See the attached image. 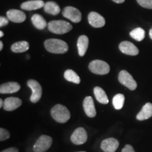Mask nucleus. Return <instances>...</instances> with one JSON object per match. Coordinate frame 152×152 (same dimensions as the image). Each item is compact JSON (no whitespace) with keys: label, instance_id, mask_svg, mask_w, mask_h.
Wrapping results in <instances>:
<instances>
[{"label":"nucleus","instance_id":"f257e3e1","mask_svg":"<svg viewBox=\"0 0 152 152\" xmlns=\"http://www.w3.org/2000/svg\"><path fill=\"white\" fill-rule=\"evenodd\" d=\"M45 47L49 52L53 54H65L68 52L67 43L58 39H49L45 42Z\"/></svg>","mask_w":152,"mask_h":152},{"label":"nucleus","instance_id":"f03ea898","mask_svg":"<svg viewBox=\"0 0 152 152\" xmlns=\"http://www.w3.org/2000/svg\"><path fill=\"white\" fill-rule=\"evenodd\" d=\"M51 115L54 120L59 123H65L71 118V113L66 106L56 104L51 110Z\"/></svg>","mask_w":152,"mask_h":152},{"label":"nucleus","instance_id":"7ed1b4c3","mask_svg":"<svg viewBox=\"0 0 152 152\" xmlns=\"http://www.w3.org/2000/svg\"><path fill=\"white\" fill-rule=\"evenodd\" d=\"M48 29L53 33L62 35L71 31L73 26L65 20H52L47 25Z\"/></svg>","mask_w":152,"mask_h":152},{"label":"nucleus","instance_id":"20e7f679","mask_svg":"<svg viewBox=\"0 0 152 152\" xmlns=\"http://www.w3.org/2000/svg\"><path fill=\"white\" fill-rule=\"evenodd\" d=\"M89 69L92 73L97 75H106L110 71V66L107 63L102 60L92 61L89 64Z\"/></svg>","mask_w":152,"mask_h":152},{"label":"nucleus","instance_id":"39448f33","mask_svg":"<svg viewBox=\"0 0 152 152\" xmlns=\"http://www.w3.org/2000/svg\"><path fill=\"white\" fill-rule=\"evenodd\" d=\"M52 144V138L48 135H41L33 146L34 152H45Z\"/></svg>","mask_w":152,"mask_h":152},{"label":"nucleus","instance_id":"423d86ee","mask_svg":"<svg viewBox=\"0 0 152 152\" xmlns=\"http://www.w3.org/2000/svg\"><path fill=\"white\" fill-rule=\"evenodd\" d=\"M27 85L32 90V94L30 98V102L33 103H37L41 99L42 94V89L40 84L35 80H29Z\"/></svg>","mask_w":152,"mask_h":152},{"label":"nucleus","instance_id":"0eeeda50","mask_svg":"<svg viewBox=\"0 0 152 152\" xmlns=\"http://www.w3.org/2000/svg\"><path fill=\"white\" fill-rule=\"evenodd\" d=\"M118 80L121 84L127 87L129 90H134L137 87L136 81L132 76L126 71H121L118 75Z\"/></svg>","mask_w":152,"mask_h":152},{"label":"nucleus","instance_id":"6e6552de","mask_svg":"<svg viewBox=\"0 0 152 152\" xmlns=\"http://www.w3.org/2000/svg\"><path fill=\"white\" fill-rule=\"evenodd\" d=\"M63 16L73 23H79L82 19V14L78 9L73 7H66L62 12Z\"/></svg>","mask_w":152,"mask_h":152},{"label":"nucleus","instance_id":"1a4fd4ad","mask_svg":"<svg viewBox=\"0 0 152 152\" xmlns=\"http://www.w3.org/2000/svg\"><path fill=\"white\" fill-rule=\"evenodd\" d=\"M71 140L76 145H81L87 140V133L83 128H78L74 131L71 137Z\"/></svg>","mask_w":152,"mask_h":152},{"label":"nucleus","instance_id":"9d476101","mask_svg":"<svg viewBox=\"0 0 152 152\" xmlns=\"http://www.w3.org/2000/svg\"><path fill=\"white\" fill-rule=\"evenodd\" d=\"M88 21L92 27L99 28H102L103 26H105L106 20L102 16H101L98 13L94 12H90L88 15Z\"/></svg>","mask_w":152,"mask_h":152},{"label":"nucleus","instance_id":"9b49d317","mask_svg":"<svg viewBox=\"0 0 152 152\" xmlns=\"http://www.w3.org/2000/svg\"><path fill=\"white\" fill-rule=\"evenodd\" d=\"M119 49L123 54L130 55V56H136L139 54V49L134 44L128 41L122 42L119 45Z\"/></svg>","mask_w":152,"mask_h":152},{"label":"nucleus","instance_id":"f8f14e48","mask_svg":"<svg viewBox=\"0 0 152 152\" xmlns=\"http://www.w3.org/2000/svg\"><path fill=\"white\" fill-rule=\"evenodd\" d=\"M119 147V142L115 138H108L102 141L101 149L104 152H115Z\"/></svg>","mask_w":152,"mask_h":152},{"label":"nucleus","instance_id":"ddd939ff","mask_svg":"<svg viewBox=\"0 0 152 152\" xmlns=\"http://www.w3.org/2000/svg\"><path fill=\"white\" fill-rule=\"evenodd\" d=\"M83 109L85 114L88 117L94 118L96 116V109H95L94 101L91 96H87L85 98L83 101Z\"/></svg>","mask_w":152,"mask_h":152},{"label":"nucleus","instance_id":"4468645a","mask_svg":"<svg viewBox=\"0 0 152 152\" xmlns=\"http://www.w3.org/2000/svg\"><path fill=\"white\" fill-rule=\"evenodd\" d=\"M22 101L17 97H9L4 101V109L7 111H12L20 107Z\"/></svg>","mask_w":152,"mask_h":152},{"label":"nucleus","instance_id":"2eb2a0df","mask_svg":"<svg viewBox=\"0 0 152 152\" xmlns=\"http://www.w3.org/2000/svg\"><path fill=\"white\" fill-rule=\"evenodd\" d=\"M7 14L9 20L14 23H23L26 19V16L23 11L17 9H11L7 11Z\"/></svg>","mask_w":152,"mask_h":152},{"label":"nucleus","instance_id":"dca6fc26","mask_svg":"<svg viewBox=\"0 0 152 152\" xmlns=\"http://www.w3.org/2000/svg\"><path fill=\"white\" fill-rule=\"evenodd\" d=\"M20 85L16 82H9L1 85L0 93L1 94H12L20 90Z\"/></svg>","mask_w":152,"mask_h":152},{"label":"nucleus","instance_id":"f3484780","mask_svg":"<svg viewBox=\"0 0 152 152\" xmlns=\"http://www.w3.org/2000/svg\"><path fill=\"white\" fill-rule=\"evenodd\" d=\"M45 2L42 0H31V1H28L26 2H23L20 5L22 9L26 11H32L39 9L44 7Z\"/></svg>","mask_w":152,"mask_h":152},{"label":"nucleus","instance_id":"a211bd4d","mask_svg":"<svg viewBox=\"0 0 152 152\" xmlns=\"http://www.w3.org/2000/svg\"><path fill=\"white\" fill-rule=\"evenodd\" d=\"M88 37H87L86 35L80 36L77 42V51H78V54L80 56H83L85 54H86L87 48H88Z\"/></svg>","mask_w":152,"mask_h":152},{"label":"nucleus","instance_id":"6ab92c4d","mask_svg":"<svg viewBox=\"0 0 152 152\" xmlns=\"http://www.w3.org/2000/svg\"><path fill=\"white\" fill-rule=\"evenodd\" d=\"M152 116V104L147 103L144 105L141 111L137 115L138 121H144L150 118Z\"/></svg>","mask_w":152,"mask_h":152},{"label":"nucleus","instance_id":"aec40b11","mask_svg":"<svg viewBox=\"0 0 152 152\" xmlns=\"http://www.w3.org/2000/svg\"><path fill=\"white\" fill-rule=\"evenodd\" d=\"M94 94L96 100L101 104H107L109 103V99L106 92L102 87H95L94 88Z\"/></svg>","mask_w":152,"mask_h":152},{"label":"nucleus","instance_id":"412c9836","mask_svg":"<svg viewBox=\"0 0 152 152\" xmlns=\"http://www.w3.org/2000/svg\"><path fill=\"white\" fill-rule=\"evenodd\" d=\"M44 9L47 14L54 15V16L58 14L61 11L59 6L54 1H48V2L45 3L44 6Z\"/></svg>","mask_w":152,"mask_h":152},{"label":"nucleus","instance_id":"4be33fe9","mask_svg":"<svg viewBox=\"0 0 152 152\" xmlns=\"http://www.w3.org/2000/svg\"><path fill=\"white\" fill-rule=\"evenodd\" d=\"M33 26L39 30H43L47 26V21L42 16L39 14H34L31 18Z\"/></svg>","mask_w":152,"mask_h":152},{"label":"nucleus","instance_id":"5701e85b","mask_svg":"<svg viewBox=\"0 0 152 152\" xmlns=\"http://www.w3.org/2000/svg\"><path fill=\"white\" fill-rule=\"evenodd\" d=\"M29 43L26 41H20L13 44L11 49L14 53H23L26 52L29 49Z\"/></svg>","mask_w":152,"mask_h":152},{"label":"nucleus","instance_id":"b1692460","mask_svg":"<svg viewBox=\"0 0 152 152\" xmlns=\"http://www.w3.org/2000/svg\"><path fill=\"white\" fill-rule=\"evenodd\" d=\"M64 77H65L66 80L71 82V83H75V84H79L80 83V78L78 75L75 71H73V70H66L65 73H64Z\"/></svg>","mask_w":152,"mask_h":152},{"label":"nucleus","instance_id":"393cba45","mask_svg":"<svg viewBox=\"0 0 152 152\" xmlns=\"http://www.w3.org/2000/svg\"><path fill=\"white\" fill-rule=\"evenodd\" d=\"M130 35L134 39L140 42L143 40L145 37V31L142 28H137L130 32Z\"/></svg>","mask_w":152,"mask_h":152},{"label":"nucleus","instance_id":"a878e982","mask_svg":"<svg viewBox=\"0 0 152 152\" xmlns=\"http://www.w3.org/2000/svg\"><path fill=\"white\" fill-rule=\"evenodd\" d=\"M125 102V96L123 94H118L113 98V105L115 109L120 110L123 108Z\"/></svg>","mask_w":152,"mask_h":152},{"label":"nucleus","instance_id":"bb28decb","mask_svg":"<svg viewBox=\"0 0 152 152\" xmlns=\"http://www.w3.org/2000/svg\"><path fill=\"white\" fill-rule=\"evenodd\" d=\"M137 1L144 8L152 9V0H137Z\"/></svg>","mask_w":152,"mask_h":152},{"label":"nucleus","instance_id":"cd10ccee","mask_svg":"<svg viewBox=\"0 0 152 152\" xmlns=\"http://www.w3.org/2000/svg\"><path fill=\"white\" fill-rule=\"evenodd\" d=\"M10 137V133L4 128H0V141L3 142Z\"/></svg>","mask_w":152,"mask_h":152},{"label":"nucleus","instance_id":"c85d7f7f","mask_svg":"<svg viewBox=\"0 0 152 152\" xmlns=\"http://www.w3.org/2000/svg\"><path fill=\"white\" fill-rule=\"evenodd\" d=\"M9 23V18H5L4 16L0 17V27H4Z\"/></svg>","mask_w":152,"mask_h":152},{"label":"nucleus","instance_id":"c756f323","mask_svg":"<svg viewBox=\"0 0 152 152\" xmlns=\"http://www.w3.org/2000/svg\"><path fill=\"white\" fill-rule=\"evenodd\" d=\"M122 152H135L132 146L130 144H126L122 150Z\"/></svg>","mask_w":152,"mask_h":152},{"label":"nucleus","instance_id":"7c9ffc66","mask_svg":"<svg viewBox=\"0 0 152 152\" xmlns=\"http://www.w3.org/2000/svg\"><path fill=\"white\" fill-rule=\"evenodd\" d=\"M1 152H19V151L17 148L10 147V148H8V149L4 150V151H2Z\"/></svg>","mask_w":152,"mask_h":152},{"label":"nucleus","instance_id":"2f4dec72","mask_svg":"<svg viewBox=\"0 0 152 152\" xmlns=\"http://www.w3.org/2000/svg\"><path fill=\"white\" fill-rule=\"evenodd\" d=\"M112 1H113L115 3H118V4H121V3H123L125 1V0H112Z\"/></svg>","mask_w":152,"mask_h":152},{"label":"nucleus","instance_id":"473e14b6","mask_svg":"<svg viewBox=\"0 0 152 152\" xmlns=\"http://www.w3.org/2000/svg\"><path fill=\"white\" fill-rule=\"evenodd\" d=\"M3 106H4V102L1 99H0V108H2Z\"/></svg>","mask_w":152,"mask_h":152},{"label":"nucleus","instance_id":"72a5a7b5","mask_svg":"<svg viewBox=\"0 0 152 152\" xmlns=\"http://www.w3.org/2000/svg\"><path fill=\"white\" fill-rule=\"evenodd\" d=\"M2 49H3V42L1 41L0 42V51L2 50Z\"/></svg>","mask_w":152,"mask_h":152},{"label":"nucleus","instance_id":"f704fd0d","mask_svg":"<svg viewBox=\"0 0 152 152\" xmlns=\"http://www.w3.org/2000/svg\"><path fill=\"white\" fill-rule=\"evenodd\" d=\"M149 37L152 39V28L149 30Z\"/></svg>","mask_w":152,"mask_h":152},{"label":"nucleus","instance_id":"c9c22d12","mask_svg":"<svg viewBox=\"0 0 152 152\" xmlns=\"http://www.w3.org/2000/svg\"><path fill=\"white\" fill-rule=\"evenodd\" d=\"M3 36H4V33H3V32L2 31H0V37H3Z\"/></svg>","mask_w":152,"mask_h":152},{"label":"nucleus","instance_id":"e433bc0d","mask_svg":"<svg viewBox=\"0 0 152 152\" xmlns=\"http://www.w3.org/2000/svg\"><path fill=\"white\" fill-rule=\"evenodd\" d=\"M80 152H85V151H80Z\"/></svg>","mask_w":152,"mask_h":152}]
</instances>
